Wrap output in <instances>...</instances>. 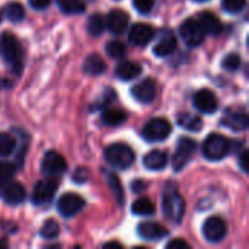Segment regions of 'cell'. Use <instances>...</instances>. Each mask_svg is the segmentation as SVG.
I'll return each mask as SVG.
<instances>
[{
  "instance_id": "cell-26",
  "label": "cell",
  "mask_w": 249,
  "mask_h": 249,
  "mask_svg": "<svg viewBox=\"0 0 249 249\" xmlns=\"http://www.w3.org/2000/svg\"><path fill=\"white\" fill-rule=\"evenodd\" d=\"M131 212L137 216H150L155 213V204L152 203L150 198L143 197V198H139L136 203H133Z\"/></svg>"
},
{
  "instance_id": "cell-8",
  "label": "cell",
  "mask_w": 249,
  "mask_h": 249,
  "mask_svg": "<svg viewBox=\"0 0 249 249\" xmlns=\"http://www.w3.org/2000/svg\"><path fill=\"white\" fill-rule=\"evenodd\" d=\"M179 35L187 45L196 47L204 41L206 32L203 31V28L197 19H187L179 26Z\"/></svg>"
},
{
  "instance_id": "cell-7",
  "label": "cell",
  "mask_w": 249,
  "mask_h": 249,
  "mask_svg": "<svg viewBox=\"0 0 249 249\" xmlns=\"http://www.w3.org/2000/svg\"><path fill=\"white\" fill-rule=\"evenodd\" d=\"M57 190H58V179L55 177H47L45 179H41L35 184L32 193V201L35 204H45L54 197Z\"/></svg>"
},
{
  "instance_id": "cell-34",
  "label": "cell",
  "mask_w": 249,
  "mask_h": 249,
  "mask_svg": "<svg viewBox=\"0 0 249 249\" xmlns=\"http://www.w3.org/2000/svg\"><path fill=\"white\" fill-rule=\"evenodd\" d=\"M108 184H109V188L112 190V193H114V196H115L118 204H123V201H124V194H123V185H121L118 177L109 175V177H108Z\"/></svg>"
},
{
  "instance_id": "cell-22",
  "label": "cell",
  "mask_w": 249,
  "mask_h": 249,
  "mask_svg": "<svg viewBox=\"0 0 249 249\" xmlns=\"http://www.w3.org/2000/svg\"><path fill=\"white\" fill-rule=\"evenodd\" d=\"M115 73L121 80H133L142 73V66L136 61H123L117 66Z\"/></svg>"
},
{
  "instance_id": "cell-12",
  "label": "cell",
  "mask_w": 249,
  "mask_h": 249,
  "mask_svg": "<svg viewBox=\"0 0 249 249\" xmlns=\"http://www.w3.org/2000/svg\"><path fill=\"white\" fill-rule=\"evenodd\" d=\"M194 107L203 114H213L217 111L219 102L210 89H201L194 95Z\"/></svg>"
},
{
  "instance_id": "cell-32",
  "label": "cell",
  "mask_w": 249,
  "mask_h": 249,
  "mask_svg": "<svg viewBox=\"0 0 249 249\" xmlns=\"http://www.w3.org/2000/svg\"><path fill=\"white\" fill-rule=\"evenodd\" d=\"M39 233H41V236H42L44 239H54V238H57L58 233H60L58 223H57L55 220H47V222L42 225Z\"/></svg>"
},
{
  "instance_id": "cell-45",
  "label": "cell",
  "mask_w": 249,
  "mask_h": 249,
  "mask_svg": "<svg viewBox=\"0 0 249 249\" xmlns=\"http://www.w3.org/2000/svg\"><path fill=\"white\" fill-rule=\"evenodd\" d=\"M196 1H207V0H196Z\"/></svg>"
},
{
  "instance_id": "cell-46",
  "label": "cell",
  "mask_w": 249,
  "mask_h": 249,
  "mask_svg": "<svg viewBox=\"0 0 249 249\" xmlns=\"http://www.w3.org/2000/svg\"><path fill=\"white\" fill-rule=\"evenodd\" d=\"M0 22H1V13H0Z\"/></svg>"
},
{
  "instance_id": "cell-31",
  "label": "cell",
  "mask_w": 249,
  "mask_h": 249,
  "mask_svg": "<svg viewBox=\"0 0 249 249\" xmlns=\"http://www.w3.org/2000/svg\"><path fill=\"white\" fill-rule=\"evenodd\" d=\"M15 165L7 162H0V191L10 182V179L15 175Z\"/></svg>"
},
{
  "instance_id": "cell-11",
  "label": "cell",
  "mask_w": 249,
  "mask_h": 249,
  "mask_svg": "<svg viewBox=\"0 0 249 249\" xmlns=\"http://www.w3.org/2000/svg\"><path fill=\"white\" fill-rule=\"evenodd\" d=\"M203 233L209 242H220L228 233V228H226L225 220L222 217H217V216L209 217L203 226Z\"/></svg>"
},
{
  "instance_id": "cell-3",
  "label": "cell",
  "mask_w": 249,
  "mask_h": 249,
  "mask_svg": "<svg viewBox=\"0 0 249 249\" xmlns=\"http://www.w3.org/2000/svg\"><path fill=\"white\" fill-rule=\"evenodd\" d=\"M229 150H231V142L225 136L217 133L210 134L203 144V153L209 160H220L226 158Z\"/></svg>"
},
{
  "instance_id": "cell-4",
  "label": "cell",
  "mask_w": 249,
  "mask_h": 249,
  "mask_svg": "<svg viewBox=\"0 0 249 249\" xmlns=\"http://www.w3.org/2000/svg\"><path fill=\"white\" fill-rule=\"evenodd\" d=\"M1 50H3V55L7 60V63H10L15 69L22 66V60H23V48L19 42V39L12 35L10 32H4L1 35Z\"/></svg>"
},
{
  "instance_id": "cell-37",
  "label": "cell",
  "mask_w": 249,
  "mask_h": 249,
  "mask_svg": "<svg viewBox=\"0 0 249 249\" xmlns=\"http://www.w3.org/2000/svg\"><path fill=\"white\" fill-rule=\"evenodd\" d=\"M133 3L140 13H149L153 9L155 0H133Z\"/></svg>"
},
{
  "instance_id": "cell-21",
  "label": "cell",
  "mask_w": 249,
  "mask_h": 249,
  "mask_svg": "<svg viewBox=\"0 0 249 249\" xmlns=\"http://www.w3.org/2000/svg\"><path fill=\"white\" fill-rule=\"evenodd\" d=\"M166 163L168 155L162 150H152L143 159V165L150 171H160L166 166Z\"/></svg>"
},
{
  "instance_id": "cell-23",
  "label": "cell",
  "mask_w": 249,
  "mask_h": 249,
  "mask_svg": "<svg viewBox=\"0 0 249 249\" xmlns=\"http://www.w3.org/2000/svg\"><path fill=\"white\" fill-rule=\"evenodd\" d=\"M107 69L105 66V61L102 60L101 55L98 54H90L86 57L85 63H83V70L88 73V74H92V76H96V74H101L104 73Z\"/></svg>"
},
{
  "instance_id": "cell-5",
  "label": "cell",
  "mask_w": 249,
  "mask_h": 249,
  "mask_svg": "<svg viewBox=\"0 0 249 249\" xmlns=\"http://www.w3.org/2000/svg\"><path fill=\"white\" fill-rule=\"evenodd\" d=\"M171 131H172V127L168 120L153 118L144 125L143 137L150 143H158V142H163L165 139H168Z\"/></svg>"
},
{
  "instance_id": "cell-10",
  "label": "cell",
  "mask_w": 249,
  "mask_h": 249,
  "mask_svg": "<svg viewBox=\"0 0 249 249\" xmlns=\"http://www.w3.org/2000/svg\"><path fill=\"white\" fill-rule=\"evenodd\" d=\"M85 200L74 193H67L63 197H60L58 203H57V209L60 212V214H63L64 217H71L74 214H77L79 212L83 210L85 207Z\"/></svg>"
},
{
  "instance_id": "cell-14",
  "label": "cell",
  "mask_w": 249,
  "mask_h": 249,
  "mask_svg": "<svg viewBox=\"0 0 249 249\" xmlns=\"http://www.w3.org/2000/svg\"><path fill=\"white\" fill-rule=\"evenodd\" d=\"M175 48H177V38H175L174 32L165 29L160 32V35L153 47V53L158 57H166V55L172 54L175 51Z\"/></svg>"
},
{
  "instance_id": "cell-39",
  "label": "cell",
  "mask_w": 249,
  "mask_h": 249,
  "mask_svg": "<svg viewBox=\"0 0 249 249\" xmlns=\"http://www.w3.org/2000/svg\"><path fill=\"white\" fill-rule=\"evenodd\" d=\"M73 181H76V182H79V184L85 182V181H86V171H85L83 168H79V169L73 174Z\"/></svg>"
},
{
  "instance_id": "cell-15",
  "label": "cell",
  "mask_w": 249,
  "mask_h": 249,
  "mask_svg": "<svg viewBox=\"0 0 249 249\" xmlns=\"http://www.w3.org/2000/svg\"><path fill=\"white\" fill-rule=\"evenodd\" d=\"M156 83L152 79H144L133 88L131 95L142 104H150L156 98Z\"/></svg>"
},
{
  "instance_id": "cell-9",
  "label": "cell",
  "mask_w": 249,
  "mask_h": 249,
  "mask_svg": "<svg viewBox=\"0 0 249 249\" xmlns=\"http://www.w3.org/2000/svg\"><path fill=\"white\" fill-rule=\"evenodd\" d=\"M42 172L47 177H55L58 178L60 175H63L67 171V162L66 159L55 150H50L45 153L42 163H41Z\"/></svg>"
},
{
  "instance_id": "cell-27",
  "label": "cell",
  "mask_w": 249,
  "mask_h": 249,
  "mask_svg": "<svg viewBox=\"0 0 249 249\" xmlns=\"http://www.w3.org/2000/svg\"><path fill=\"white\" fill-rule=\"evenodd\" d=\"M57 4L67 15H76V13L85 12L83 0H57Z\"/></svg>"
},
{
  "instance_id": "cell-43",
  "label": "cell",
  "mask_w": 249,
  "mask_h": 249,
  "mask_svg": "<svg viewBox=\"0 0 249 249\" xmlns=\"http://www.w3.org/2000/svg\"><path fill=\"white\" fill-rule=\"evenodd\" d=\"M105 247H107V248H108V247H117V248H120L121 245H120V244H115V242H111V244H107Z\"/></svg>"
},
{
  "instance_id": "cell-42",
  "label": "cell",
  "mask_w": 249,
  "mask_h": 249,
  "mask_svg": "<svg viewBox=\"0 0 249 249\" xmlns=\"http://www.w3.org/2000/svg\"><path fill=\"white\" fill-rule=\"evenodd\" d=\"M143 188H146V184L143 181H136L133 184V191L134 193H140V191H143Z\"/></svg>"
},
{
  "instance_id": "cell-35",
  "label": "cell",
  "mask_w": 249,
  "mask_h": 249,
  "mask_svg": "<svg viewBox=\"0 0 249 249\" xmlns=\"http://www.w3.org/2000/svg\"><path fill=\"white\" fill-rule=\"evenodd\" d=\"M223 4V9L229 13H239L245 4H247V0H223L222 1Z\"/></svg>"
},
{
  "instance_id": "cell-2",
  "label": "cell",
  "mask_w": 249,
  "mask_h": 249,
  "mask_svg": "<svg viewBox=\"0 0 249 249\" xmlns=\"http://www.w3.org/2000/svg\"><path fill=\"white\" fill-rule=\"evenodd\" d=\"M105 160L117 169H127L134 162V152L127 144L114 143L105 149Z\"/></svg>"
},
{
  "instance_id": "cell-41",
  "label": "cell",
  "mask_w": 249,
  "mask_h": 249,
  "mask_svg": "<svg viewBox=\"0 0 249 249\" xmlns=\"http://www.w3.org/2000/svg\"><path fill=\"white\" fill-rule=\"evenodd\" d=\"M29 4L34 9H45L50 4V0H29Z\"/></svg>"
},
{
  "instance_id": "cell-6",
  "label": "cell",
  "mask_w": 249,
  "mask_h": 249,
  "mask_svg": "<svg viewBox=\"0 0 249 249\" xmlns=\"http://www.w3.org/2000/svg\"><path fill=\"white\" fill-rule=\"evenodd\" d=\"M196 152V142L188 139V137H182L179 139L178 144H177V150L174 153V158H172V166L174 169L178 172V171H182L187 163L191 160L193 155Z\"/></svg>"
},
{
  "instance_id": "cell-29",
  "label": "cell",
  "mask_w": 249,
  "mask_h": 249,
  "mask_svg": "<svg viewBox=\"0 0 249 249\" xmlns=\"http://www.w3.org/2000/svg\"><path fill=\"white\" fill-rule=\"evenodd\" d=\"M105 29V22L104 18L99 13H93L92 16H89L88 19V32L92 36H98L104 32Z\"/></svg>"
},
{
  "instance_id": "cell-19",
  "label": "cell",
  "mask_w": 249,
  "mask_h": 249,
  "mask_svg": "<svg viewBox=\"0 0 249 249\" xmlns=\"http://www.w3.org/2000/svg\"><path fill=\"white\" fill-rule=\"evenodd\" d=\"M3 200L7 204L16 206L20 204L25 200V188L19 184V182H9L3 190Z\"/></svg>"
},
{
  "instance_id": "cell-30",
  "label": "cell",
  "mask_w": 249,
  "mask_h": 249,
  "mask_svg": "<svg viewBox=\"0 0 249 249\" xmlns=\"http://www.w3.org/2000/svg\"><path fill=\"white\" fill-rule=\"evenodd\" d=\"M16 149V140L7 133H0V156H10Z\"/></svg>"
},
{
  "instance_id": "cell-17",
  "label": "cell",
  "mask_w": 249,
  "mask_h": 249,
  "mask_svg": "<svg viewBox=\"0 0 249 249\" xmlns=\"http://www.w3.org/2000/svg\"><path fill=\"white\" fill-rule=\"evenodd\" d=\"M108 29L114 34V35H121L123 32H125L127 26H128V15L123 10H111L108 15Z\"/></svg>"
},
{
  "instance_id": "cell-40",
  "label": "cell",
  "mask_w": 249,
  "mask_h": 249,
  "mask_svg": "<svg viewBox=\"0 0 249 249\" xmlns=\"http://www.w3.org/2000/svg\"><path fill=\"white\" fill-rule=\"evenodd\" d=\"M248 152L247 150H244L242 153H241V156H239V165H241V168H242V171H248L249 168V163H248Z\"/></svg>"
},
{
  "instance_id": "cell-20",
  "label": "cell",
  "mask_w": 249,
  "mask_h": 249,
  "mask_svg": "<svg viewBox=\"0 0 249 249\" xmlns=\"http://www.w3.org/2000/svg\"><path fill=\"white\" fill-rule=\"evenodd\" d=\"M222 124L233 131H244L248 128L249 118L245 112H229L223 117Z\"/></svg>"
},
{
  "instance_id": "cell-18",
  "label": "cell",
  "mask_w": 249,
  "mask_h": 249,
  "mask_svg": "<svg viewBox=\"0 0 249 249\" xmlns=\"http://www.w3.org/2000/svg\"><path fill=\"white\" fill-rule=\"evenodd\" d=\"M198 22H200L203 31L206 34H209V35H220L222 31H223V23L212 12H203V13H200Z\"/></svg>"
},
{
  "instance_id": "cell-38",
  "label": "cell",
  "mask_w": 249,
  "mask_h": 249,
  "mask_svg": "<svg viewBox=\"0 0 249 249\" xmlns=\"http://www.w3.org/2000/svg\"><path fill=\"white\" fill-rule=\"evenodd\" d=\"M166 248L168 249H188L190 248V244H188V242H185V241H182V239H174V241H171V242L166 245Z\"/></svg>"
},
{
  "instance_id": "cell-24",
  "label": "cell",
  "mask_w": 249,
  "mask_h": 249,
  "mask_svg": "<svg viewBox=\"0 0 249 249\" xmlns=\"http://www.w3.org/2000/svg\"><path fill=\"white\" fill-rule=\"evenodd\" d=\"M178 124L188 131H200L203 128V120L190 112H182L178 115Z\"/></svg>"
},
{
  "instance_id": "cell-44",
  "label": "cell",
  "mask_w": 249,
  "mask_h": 249,
  "mask_svg": "<svg viewBox=\"0 0 249 249\" xmlns=\"http://www.w3.org/2000/svg\"><path fill=\"white\" fill-rule=\"evenodd\" d=\"M6 248V242L4 241H0V249Z\"/></svg>"
},
{
  "instance_id": "cell-16",
  "label": "cell",
  "mask_w": 249,
  "mask_h": 249,
  "mask_svg": "<svg viewBox=\"0 0 249 249\" xmlns=\"http://www.w3.org/2000/svg\"><path fill=\"white\" fill-rule=\"evenodd\" d=\"M137 233L140 235V238L143 239H147V241H158V239H162L168 235V231L159 225V223H155V222H144V223H140L139 228H137Z\"/></svg>"
},
{
  "instance_id": "cell-25",
  "label": "cell",
  "mask_w": 249,
  "mask_h": 249,
  "mask_svg": "<svg viewBox=\"0 0 249 249\" xmlns=\"http://www.w3.org/2000/svg\"><path fill=\"white\" fill-rule=\"evenodd\" d=\"M127 120V114L123 109L117 108H107L102 112V121L107 125H120Z\"/></svg>"
},
{
  "instance_id": "cell-36",
  "label": "cell",
  "mask_w": 249,
  "mask_h": 249,
  "mask_svg": "<svg viewBox=\"0 0 249 249\" xmlns=\"http://www.w3.org/2000/svg\"><path fill=\"white\" fill-rule=\"evenodd\" d=\"M223 67L231 70V71H235L241 67V57L235 53L232 54H228L225 58H223Z\"/></svg>"
},
{
  "instance_id": "cell-33",
  "label": "cell",
  "mask_w": 249,
  "mask_h": 249,
  "mask_svg": "<svg viewBox=\"0 0 249 249\" xmlns=\"http://www.w3.org/2000/svg\"><path fill=\"white\" fill-rule=\"evenodd\" d=\"M125 51L127 48L121 41H111L109 44H107V53L112 58H121L123 55H125Z\"/></svg>"
},
{
  "instance_id": "cell-28",
  "label": "cell",
  "mask_w": 249,
  "mask_h": 249,
  "mask_svg": "<svg viewBox=\"0 0 249 249\" xmlns=\"http://www.w3.org/2000/svg\"><path fill=\"white\" fill-rule=\"evenodd\" d=\"M4 15L9 20L12 22H20L25 18V9L20 3L18 1H10L4 7Z\"/></svg>"
},
{
  "instance_id": "cell-13",
  "label": "cell",
  "mask_w": 249,
  "mask_h": 249,
  "mask_svg": "<svg viewBox=\"0 0 249 249\" xmlns=\"http://www.w3.org/2000/svg\"><path fill=\"white\" fill-rule=\"evenodd\" d=\"M153 36H155V29L147 23H134L128 34L130 42L137 47L147 45L153 39Z\"/></svg>"
},
{
  "instance_id": "cell-1",
  "label": "cell",
  "mask_w": 249,
  "mask_h": 249,
  "mask_svg": "<svg viewBox=\"0 0 249 249\" xmlns=\"http://www.w3.org/2000/svg\"><path fill=\"white\" fill-rule=\"evenodd\" d=\"M163 214L172 223H181L185 212V201L175 184H168L163 191Z\"/></svg>"
}]
</instances>
